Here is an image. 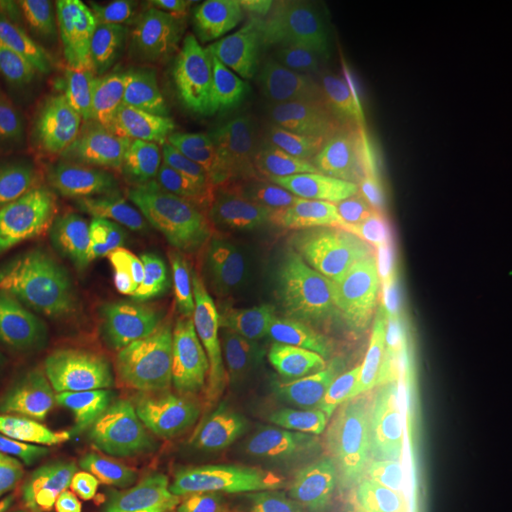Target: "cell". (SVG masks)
<instances>
[{"mask_svg": "<svg viewBox=\"0 0 512 512\" xmlns=\"http://www.w3.org/2000/svg\"><path fill=\"white\" fill-rule=\"evenodd\" d=\"M287 435L346 494L384 505L420 476L418 442L397 414L327 380L311 361L274 370L256 384Z\"/></svg>", "mask_w": 512, "mask_h": 512, "instance_id": "cell-1", "label": "cell"}, {"mask_svg": "<svg viewBox=\"0 0 512 512\" xmlns=\"http://www.w3.org/2000/svg\"><path fill=\"white\" fill-rule=\"evenodd\" d=\"M114 429L109 389L71 374L0 416V507L101 459Z\"/></svg>", "mask_w": 512, "mask_h": 512, "instance_id": "cell-2", "label": "cell"}, {"mask_svg": "<svg viewBox=\"0 0 512 512\" xmlns=\"http://www.w3.org/2000/svg\"><path fill=\"white\" fill-rule=\"evenodd\" d=\"M346 156L366 213L385 228L421 232L423 109L384 69L366 80L365 93L349 120Z\"/></svg>", "mask_w": 512, "mask_h": 512, "instance_id": "cell-3", "label": "cell"}, {"mask_svg": "<svg viewBox=\"0 0 512 512\" xmlns=\"http://www.w3.org/2000/svg\"><path fill=\"white\" fill-rule=\"evenodd\" d=\"M416 270L458 366L512 359V245L503 230H473L425 256Z\"/></svg>", "mask_w": 512, "mask_h": 512, "instance_id": "cell-4", "label": "cell"}, {"mask_svg": "<svg viewBox=\"0 0 512 512\" xmlns=\"http://www.w3.org/2000/svg\"><path fill=\"white\" fill-rule=\"evenodd\" d=\"M365 61L361 38L300 16L272 42L262 67V103L283 122H329L355 99Z\"/></svg>", "mask_w": 512, "mask_h": 512, "instance_id": "cell-5", "label": "cell"}, {"mask_svg": "<svg viewBox=\"0 0 512 512\" xmlns=\"http://www.w3.org/2000/svg\"><path fill=\"white\" fill-rule=\"evenodd\" d=\"M112 16L129 118L137 133L186 139L181 86L196 44L183 19L160 0H118Z\"/></svg>", "mask_w": 512, "mask_h": 512, "instance_id": "cell-6", "label": "cell"}, {"mask_svg": "<svg viewBox=\"0 0 512 512\" xmlns=\"http://www.w3.org/2000/svg\"><path fill=\"white\" fill-rule=\"evenodd\" d=\"M262 283L255 275L239 274L220 258L186 243L167 256L124 311L131 319L175 332L243 338Z\"/></svg>", "mask_w": 512, "mask_h": 512, "instance_id": "cell-7", "label": "cell"}, {"mask_svg": "<svg viewBox=\"0 0 512 512\" xmlns=\"http://www.w3.org/2000/svg\"><path fill=\"white\" fill-rule=\"evenodd\" d=\"M162 243L129 190L99 196L74 232L69 268L76 291L93 306L124 310L156 274Z\"/></svg>", "mask_w": 512, "mask_h": 512, "instance_id": "cell-8", "label": "cell"}, {"mask_svg": "<svg viewBox=\"0 0 512 512\" xmlns=\"http://www.w3.org/2000/svg\"><path fill=\"white\" fill-rule=\"evenodd\" d=\"M95 359L120 389L152 399L230 387L236 378L226 349L160 327L120 325L109 330L95 344Z\"/></svg>", "mask_w": 512, "mask_h": 512, "instance_id": "cell-9", "label": "cell"}, {"mask_svg": "<svg viewBox=\"0 0 512 512\" xmlns=\"http://www.w3.org/2000/svg\"><path fill=\"white\" fill-rule=\"evenodd\" d=\"M414 99L480 156L505 158L512 148V35L473 65L425 86Z\"/></svg>", "mask_w": 512, "mask_h": 512, "instance_id": "cell-10", "label": "cell"}, {"mask_svg": "<svg viewBox=\"0 0 512 512\" xmlns=\"http://www.w3.org/2000/svg\"><path fill=\"white\" fill-rule=\"evenodd\" d=\"M351 249L338 234L315 232L245 209L226 241L222 262L262 281H287L327 291L348 266Z\"/></svg>", "mask_w": 512, "mask_h": 512, "instance_id": "cell-11", "label": "cell"}, {"mask_svg": "<svg viewBox=\"0 0 512 512\" xmlns=\"http://www.w3.org/2000/svg\"><path fill=\"white\" fill-rule=\"evenodd\" d=\"M488 37L476 0H414L385 25L389 61L406 86L423 84L456 67Z\"/></svg>", "mask_w": 512, "mask_h": 512, "instance_id": "cell-12", "label": "cell"}, {"mask_svg": "<svg viewBox=\"0 0 512 512\" xmlns=\"http://www.w3.org/2000/svg\"><path fill=\"white\" fill-rule=\"evenodd\" d=\"M418 437L440 458L456 461L512 459V408L444 370L429 380Z\"/></svg>", "mask_w": 512, "mask_h": 512, "instance_id": "cell-13", "label": "cell"}, {"mask_svg": "<svg viewBox=\"0 0 512 512\" xmlns=\"http://www.w3.org/2000/svg\"><path fill=\"white\" fill-rule=\"evenodd\" d=\"M334 285L372 315L401 330L418 349L421 365L429 376L458 366L433 296L416 268L344 266L336 274Z\"/></svg>", "mask_w": 512, "mask_h": 512, "instance_id": "cell-14", "label": "cell"}, {"mask_svg": "<svg viewBox=\"0 0 512 512\" xmlns=\"http://www.w3.org/2000/svg\"><path fill=\"white\" fill-rule=\"evenodd\" d=\"M247 209L315 232L336 234L338 228L311 143L300 137L253 143Z\"/></svg>", "mask_w": 512, "mask_h": 512, "instance_id": "cell-15", "label": "cell"}, {"mask_svg": "<svg viewBox=\"0 0 512 512\" xmlns=\"http://www.w3.org/2000/svg\"><path fill=\"white\" fill-rule=\"evenodd\" d=\"M154 410L188 437L224 442L268 463L293 458L285 429L230 387L154 399Z\"/></svg>", "mask_w": 512, "mask_h": 512, "instance_id": "cell-16", "label": "cell"}, {"mask_svg": "<svg viewBox=\"0 0 512 512\" xmlns=\"http://www.w3.org/2000/svg\"><path fill=\"white\" fill-rule=\"evenodd\" d=\"M425 181L421 230L446 228L475 217L492 200L501 173L423 110Z\"/></svg>", "mask_w": 512, "mask_h": 512, "instance_id": "cell-17", "label": "cell"}, {"mask_svg": "<svg viewBox=\"0 0 512 512\" xmlns=\"http://www.w3.org/2000/svg\"><path fill=\"white\" fill-rule=\"evenodd\" d=\"M253 145H226L196 154L184 200V241L222 258L226 241L247 209Z\"/></svg>", "mask_w": 512, "mask_h": 512, "instance_id": "cell-18", "label": "cell"}, {"mask_svg": "<svg viewBox=\"0 0 512 512\" xmlns=\"http://www.w3.org/2000/svg\"><path fill=\"white\" fill-rule=\"evenodd\" d=\"M256 55L245 50L196 48L181 86V124L192 150L215 143L251 92Z\"/></svg>", "mask_w": 512, "mask_h": 512, "instance_id": "cell-19", "label": "cell"}, {"mask_svg": "<svg viewBox=\"0 0 512 512\" xmlns=\"http://www.w3.org/2000/svg\"><path fill=\"white\" fill-rule=\"evenodd\" d=\"M110 495L128 512H175L181 490L179 450L152 427L112 437L101 456Z\"/></svg>", "mask_w": 512, "mask_h": 512, "instance_id": "cell-20", "label": "cell"}, {"mask_svg": "<svg viewBox=\"0 0 512 512\" xmlns=\"http://www.w3.org/2000/svg\"><path fill=\"white\" fill-rule=\"evenodd\" d=\"M0 82L46 114L73 143L99 147L105 137L101 112L55 71L46 57L21 42L8 27L0 25Z\"/></svg>", "mask_w": 512, "mask_h": 512, "instance_id": "cell-21", "label": "cell"}, {"mask_svg": "<svg viewBox=\"0 0 512 512\" xmlns=\"http://www.w3.org/2000/svg\"><path fill=\"white\" fill-rule=\"evenodd\" d=\"M323 330L317 289L287 281H264L247 315L243 338L275 370L308 361Z\"/></svg>", "mask_w": 512, "mask_h": 512, "instance_id": "cell-22", "label": "cell"}, {"mask_svg": "<svg viewBox=\"0 0 512 512\" xmlns=\"http://www.w3.org/2000/svg\"><path fill=\"white\" fill-rule=\"evenodd\" d=\"M194 150L177 135H135L129 194L169 241L184 239V200Z\"/></svg>", "mask_w": 512, "mask_h": 512, "instance_id": "cell-23", "label": "cell"}, {"mask_svg": "<svg viewBox=\"0 0 512 512\" xmlns=\"http://www.w3.org/2000/svg\"><path fill=\"white\" fill-rule=\"evenodd\" d=\"M74 359L73 340L65 330L40 325L0 330V416L71 376Z\"/></svg>", "mask_w": 512, "mask_h": 512, "instance_id": "cell-24", "label": "cell"}, {"mask_svg": "<svg viewBox=\"0 0 512 512\" xmlns=\"http://www.w3.org/2000/svg\"><path fill=\"white\" fill-rule=\"evenodd\" d=\"M311 355L313 366L332 384L393 412H420L431 378L421 382L404 376L329 325L321 330Z\"/></svg>", "mask_w": 512, "mask_h": 512, "instance_id": "cell-25", "label": "cell"}, {"mask_svg": "<svg viewBox=\"0 0 512 512\" xmlns=\"http://www.w3.org/2000/svg\"><path fill=\"white\" fill-rule=\"evenodd\" d=\"M179 475L175 512H215L222 503L245 495L253 469L230 444L188 437L179 450Z\"/></svg>", "mask_w": 512, "mask_h": 512, "instance_id": "cell-26", "label": "cell"}, {"mask_svg": "<svg viewBox=\"0 0 512 512\" xmlns=\"http://www.w3.org/2000/svg\"><path fill=\"white\" fill-rule=\"evenodd\" d=\"M38 10L63 61L86 76H107L114 67L105 8L95 0H46Z\"/></svg>", "mask_w": 512, "mask_h": 512, "instance_id": "cell-27", "label": "cell"}, {"mask_svg": "<svg viewBox=\"0 0 512 512\" xmlns=\"http://www.w3.org/2000/svg\"><path fill=\"white\" fill-rule=\"evenodd\" d=\"M325 311L329 327L357 346L370 351L408 378L421 382L429 380V374L421 365L418 349L403 332L372 315L336 285H330L325 291Z\"/></svg>", "mask_w": 512, "mask_h": 512, "instance_id": "cell-28", "label": "cell"}, {"mask_svg": "<svg viewBox=\"0 0 512 512\" xmlns=\"http://www.w3.org/2000/svg\"><path fill=\"white\" fill-rule=\"evenodd\" d=\"M0 145L14 162L42 171L67 158L73 139L0 82Z\"/></svg>", "mask_w": 512, "mask_h": 512, "instance_id": "cell-29", "label": "cell"}, {"mask_svg": "<svg viewBox=\"0 0 512 512\" xmlns=\"http://www.w3.org/2000/svg\"><path fill=\"white\" fill-rule=\"evenodd\" d=\"M274 6L256 0H232L200 10L183 4V19L196 48L245 50L258 48L266 42L272 27Z\"/></svg>", "mask_w": 512, "mask_h": 512, "instance_id": "cell-30", "label": "cell"}, {"mask_svg": "<svg viewBox=\"0 0 512 512\" xmlns=\"http://www.w3.org/2000/svg\"><path fill=\"white\" fill-rule=\"evenodd\" d=\"M46 270V243L25 205L0 190V279L37 281Z\"/></svg>", "mask_w": 512, "mask_h": 512, "instance_id": "cell-31", "label": "cell"}, {"mask_svg": "<svg viewBox=\"0 0 512 512\" xmlns=\"http://www.w3.org/2000/svg\"><path fill=\"white\" fill-rule=\"evenodd\" d=\"M410 512H509L495 492L444 473L420 478Z\"/></svg>", "mask_w": 512, "mask_h": 512, "instance_id": "cell-32", "label": "cell"}, {"mask_svg": "<svg viewBox=\"0 0 512 512\" xmlns=\"http://www.w3.org/2000/svg\"><path fill=\"white\" fill-rule=\"evenodd\" d=\"M300 6L311 18L327 21L361 38L372 29L382 4L370 0H306Z\"/></svg>", "mask_w": 512, "mask_h": 512, "instance_id": "cell-33", "label": "cell"}, {"mask_svg": "<svg viewBox=\"0 0 512 512\" xmlns=\"http://www.w3.org/2000/svg\"><path fill=\"white\" fill-rule=\"evenodd\" d=\"M461 382L478 389L499 403L512 408V359L492 361L486 365H463L450 368Z\"/></svg>", "mask_w": 512, "mask_h": 512, "instance_id": "cell-34", "label": "cell"}, {"mask_svg": "<svg viewBox=\"0 0 512 512\" xmlns=\"http://www.w3.org/2000/svg\"><path fill=\"white\" fill-rule=\"evenodd\" d=\"M478 6L486 21L512 29V0H480Z\"/></svg>", "mask_w": 512, "mask_h": 512, "instance_id": "cell-35", "label": "cell"}, {"mask_svg": "<svg viewBox=\"0 0 512 512\" xmlns=\"http://www.w3.org/2000/svg\"><path fill=\"white\" fill-rule=\"evenodd\" d=\"M215 512H272L266 505H262L260 501H256V499H251V497H247V495H239V497H234V499H230V501H226V503H222L219 509Z\"/></svg>", "mask_w": 512, "mask_h": 512, "instance_id": "cell-36", "label": "cell"}, {"mask_svg": "<svg viewBox=\"0 0 512 512\" xmlns=\"http://www.w3.org/2000/svg\"><path fill=\"white\" fill-rule=\"evenodd\" d=\"M42 512H101L99 509H95L92 505H88V503H84V501H78V499H73V501H63V503H57L54 507H50V509H46V511Z\"/></svg>", "mask_w": 512, "mask_h": 512, "instance_id": "cell-37", "label": "cell"}, {"mask_svg": "<svg viewBox=\"0 0 512 512\" xmlns=\"http://www.w3.org/2000/svg\"><path fill=\"white\" fill-rule=\"evenodd\" d=\"M338 512H365L359 505L355 503H340L338 505Z\"/></svg>", "mask_w": 512, "mask_h": 512, "instance_id": "cell-38", "label": "cell"}, {"mask_svg": "<svg viewBox=\"0 0 512 512\" xmlns=\"http://www.w3.org/2000/svg\"><path fill=\"white\" fill-rule=\"evenodd\" d=\"M281 512H315L308 509V507H287V509H283Z\"/></svg>", "mask_w": 512, "mask_h": 512, "instance_id": "cell-39", "label": "cell"}, {"mask_svg": "<svg viewBox=\"0 0 512 512\" xmlns=\"http://www.w3.org/2000/svg\"><path fill=\"white\" fill-rule=\"evenodd\" d=\"M509 332H511V338H512V311H511V319H509Z\"/></svg>", "mask_w": 512, "mask_h": 512, "instance_id": "cell-40", "label": "cell"}, {"mask_svg": "<svg viewBox=\"0 0 512 512\" xmlns=\"http://www.w3.org/2000/svg\"><path fill=\"white\" fill-rule=\"evenodd\" d=\"M0 190H2V184H0Z\"/></svg>", "mask_w": 512, "mask_h": 512, "instance_id": "cell-41", "label": "cell"}]
</instances>
